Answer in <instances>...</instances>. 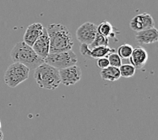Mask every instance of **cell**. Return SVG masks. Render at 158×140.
Returning <instances> with one entry per match:
<instances>
[{"label": "cell", "instance_id": "cell-1", "mask_svg": "<svg viewBox=\"0 0 158 140\" xmlns=\"http://www.w3.org/2000/svg\"><path fill=\"white\" fill-rule=\"evenodd\" d=\"M50 40L49 53L71 50L73 40L66 26L61 24H52L47 28Z\"/></svg>", "mask_w": 158, "mask_h": 140}, {"label": "cell", "instance_id": "cell-2", "mask_svg": "<svg viewBox=\"0 0 158 140\" xmlns=\"http://www.w3.org/2000/svg\"><path fill=\"white\" fill-rule=\"evenodd\" d=\"M10 56L13 62L24 64L30 70H35L44 62V59L36 53L32 47L24 41L16 44L11 51Z\"/></svg>", "mask_w": 158, "mask_h": 140}, {"label": "cell", "instance_id": "cell-3", "mask_svg": "<svg viewBox=\"0 0 158 140\" xmlns=\"http://www.w3.org/2000/svg\"><path fill=\"white\" fill-rule=\"evenodd\" d=\"M34 78L40 88L47 90H55L61 84L59 70L44 62L35 68Z\"/></svg>", "mask_w": 158, "mask_h": 140}, {"label": "cell", "instance_id": "cell-4", "mask_svg": "<svg viewBox=\"0 0 158 140\" xmlns=\"http://www.w3.org/2000/svg\"><path fill=\"white\" fill-rule=\"evenodd\" d=\"M30 70L24 64L14 62L7 67L4 74L5 84L10 88H16L28 78Z\"/></svg>", "mask_w": 158, "mask_h": 140}, {"label": "cell", "instance_id": "cell-5", "mask_svg": "<svg viewBox=\"0 0 158 140\" xmlns=\"http://www.w3.org/2000/svg\"><path fill=\"white\" fill-rule=\"evenodd\" d=\"M44 63L53 66L58 70L76 65L77 57L72 50L51 53L44 59Z\"/></svg>", "mask_w": 158, "mask_h": 140}, {"label": "cell", "instance_id": "cell-6", "mask_svg": "<svg viewBox=\"0 0 158 140\" xmlns=\"http://www.w3.org/2000/svg\"><path fill=\"white\" fill-rule=\"evenodd\" d=\"M61 83L66 86H73L80 82L82 75L80 67L73 65L63 69H59Z\"/></svg>", "mask_w": 158, "mask_h": 140}, {"label": "cell", "instance_id": "cell-7", "mask_svg": "<svg viewBox=\"0 0 158 140\" xmlns=\"http://www.w3.org/2000/svg\"><path fill=\"white\" fill-rule=\"evenodd\" d=\"M97 32V26L86 22L77 28L76 35L79 42L89 45L94 40Z\"/></svg>", "mask_w": 158, "mask_h": 140}, {"label": "cell", "instance_id": "cell-8", "mask_svg": "<svg viewBox=\"0 0 158 140\" xmlns=\"http://www.w3.org/2000/svg\"><path fill=\"white\" fill-rule=\"evenodd\" d=\"M130 27L135 32L155 27V22L151 15L143 13L135 16L130 22Z\"/></svg>", "mask_w": 158, "mask_h": 140}, {"label": "cell", "instance_id": "cell-9", "mask_svg": "<svg viewBox=\"0 0 158 140\" xmlns=\"http://www.w3.org/2000/svg\"><path fill=\"white\" fill-rule=\"evenodd\" d=\"M80 53L82 55L89 56L94 59H99L104 57H107L112 52H115L114 49L110 48L108 46H97L89 49L88 45L81 43L80 46Z\"/></svg>", "mask_w": 158, "mask_h": 140}, {"label": "cell", "instance_id": "cell-10", "mask_svg": "<svg viewBox=\"0 0 158 140\" xmlns=\"http://www.w3.org/2000/svg\"><path fill=\"white\" fill-rule=\"evenodd\" d=\"M32 47L36 53L43 59L49 54L50 40L46 28L44 27L42 35L36 39Z\"/></svg>", "mask_w": 158, "mask_h": 140}, {"label": "cell", "instance_id": "cell-11", "mask_svg": "<svg viewBox=\"0 0 158 140\" xmlns=\"http://www.w3.org/2000/svg\"><path fill=\"white\" fill-rule=\"evenodd\" d=\"M129 59L131 64H132L136 70H141L145 66L148 60V52L143 47H137L133 49Z\"/></svg>", "mask_w": 158, "mask_h": 140}, {"label": "cell", "instance_id": "cell-12", "mask_svg": "<svg viewBox=\"0 0 158 140\" xmlns=\"http://www.w3.org/2000/svg\"><path fill=\"white\" fill-rule=\"evenodd\" d=\"M43 28V26L39 22H35L28 26L24 35L23 41L32 47L36 39L42 35Z\"/></svg>", "mask_w": 158, "mask_h": 140}, {"label": "cell", "instance_id": "cell-13", "mask_svg": "<svg viewBox=\"0 0 158 140\" xmlns=\"http://www.w3.org/2000/svg\"><path fill=\"white\" fill-rule=\"evenodd\" d=\"M135 38L141 45L153 44L158 41V31L155 27L145 29L137 32Z\"/></svg>", "mask_w": 158, "mask_h": 140}, {"label": "cell", "instance_id": "cell-14", "mask_svg": "<svg viewBox=\"0 0 158 140\" xmlns=\"http://www.w3.org/2000/svg\"><path fill=\"white\" fill-rule=\"evenodd\" d=\"M97 32L101 35L111 39H115L116 35L119 34V31L107 21H103L98 26H97Z\"/></svg>", "mask_w": 158, "mask_h": 140}, {"label": "cell", "instance_id": "cell-15", "mask_svg": "<svg viewBox=\"0 0 158 140\" xmlns=\"http://www.w3.org/2000/svg\"><path fill=\"white\" fill-rule=\"evenodd\" d=\"M100 75L103 80L113 82L121 77L118 67L109 66L108 67L102 69L100 72Z\"/></svg>", "mask_w": 158, "mask_h": 140}, {"label": "cell", "instance_id": "cell-16", "mask_svg": "<svg viewBox=\"0 0 158 140\" xmlns=\"http://www.w3.org/2000/svg\"><path fill=\"white\" fill-rule=\"evenodd\" d=\"M120 76L129 78H132L135 74L136 71V68H135L132 64H123L119 67Z\"/></svg>", "mask_w": 158, "mask_h": 140}, {"label": "cell", "instance_id": "cell-17", "mask_svg": "<svg viewBox=\"0 0 158 140\" xmlns=\"http://www.w3.org/2000/svg\"><path fill=\"white\" fill-rule=\"evenodd\" d=\"M133 48L131 45L124 43L118 47L117 53L121 59H127L130 57V56L133 52Z\"/></svg>", "mask_w": 158, "mask_h": 140}, {"label": "cell", "instance_id": "cell-18", "mask_svg": "<svg viewBox=\"0 0 158 140\" xmlns=\"http://www.w3.org/2000/svg\"><path fill=\"white\" fill-rule=\"evenodd\" d=\"M109 43V39L108 38L101 35L100 34L97 32L94 40L93 42L89 45L91 48H93L97 46H102V45H104V46H108Z\"/></svg>", "mask_w": 158, "mask_h": 140}, {"label": "cell", "instance_id": "cell-19", "mask_svg": "<svg viewBox=\"0 0 158 140\" xmlns=\"http://www.w3.org/2000/svg\"><path fill=\"white\" fill-rule=\"evenodd\" d=\"M107 58L109 61L110 66H113L116 67H120L122 65V59L120 57L117 53L112 52L107 56Z\"/></svg>", "mask_w": 158, "mask_h": 140}, {"label": "cell", "instance_id": "cell-20", "mask_svg": "<svg viewBox=\"0 0 158 140\" xmlns=\"http://www.w3.org/2000/svg\"><path fill=\"white\" fill-rule=\"evenodd\" d=\"M97 66L102 70L105 69V68H106L110 66V63H109V61L107 57H104L98 59Z\"/></svg>", "mask_w": 158, "mask_h": 140}, {"label": "cell", "instance_id": "cell-21", "mask_svg": "<svg viewBox=\"0 0 158 140\" xmlns=\"http://www.w3.org/2000/svg\"><path fill=\"white\" fill-rule=\"evenodd\" d=\"M3 139V132L0 130V140H2Z\"/></svg>", "mask_w": 158, "mask_h": 140}, {"label": "cell", "instance_id": "cell-22", "mask_svg": "<svg viewBox=\"0 0 158 140\" xmlns=\"http://www.w3.org/2000/svg\"><path fill=\"white\" fill-rule=\"evenodd\" d=\"M2 128V123H1V121H0V129Z\"/></svg>", "mask_w": 158, "mask_h": 140}]
</instances>
